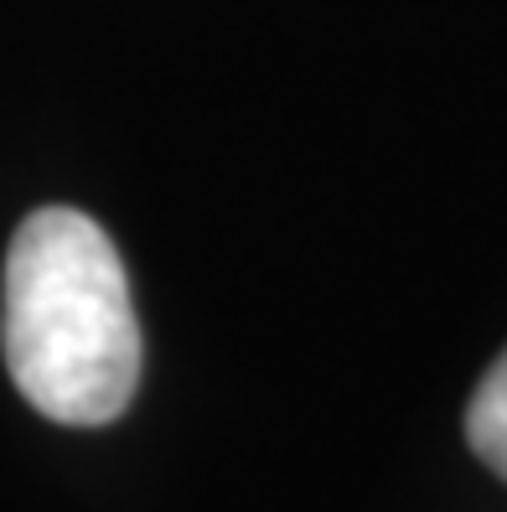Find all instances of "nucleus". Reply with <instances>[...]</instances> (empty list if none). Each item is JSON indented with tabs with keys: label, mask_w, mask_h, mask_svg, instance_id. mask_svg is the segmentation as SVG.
Masks as SVG:
<instances>
[{
	"label": "nucleus",
	"mask_w": 507,
	"mask_h": 512,
	"mask_svg": "<svg viewBox=\"0 0 507 512\" xmlns=\"http://www.w3.org/2000/svg\"><path fill=\"white\" fill-rule=\"evenodd\" d=\"M0 347L57 425H109L140 383V321L114 238L78 207H37L11 238Z\"/></svg>",
	"instance_id": "nucleus-1"
},
{
	"label": "nucleus",
	"mask_w": 507,
	"mask_h": 512,
	"mask_svg": "<svg viewBox=\"0 0 507 512\" xmlns=\"http://www.w3.org/2000/svg\"><path fill=\"white\" fill-rule=\"evenodd\" d=\"M466 440L482 456V466H492L507 481V347L482 373V383H476V394L466 404Z\"/></svg>",
	"instance_id": "nucleus-2"
}]
</instances>
